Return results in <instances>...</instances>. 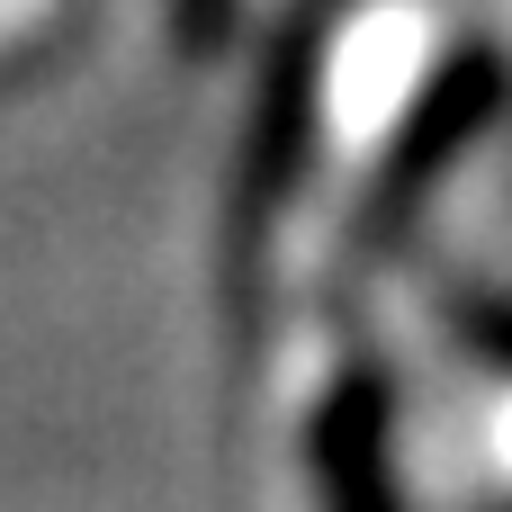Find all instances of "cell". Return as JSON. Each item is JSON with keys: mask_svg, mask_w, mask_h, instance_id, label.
I'll use <instances>...</instances> for the list:
<instances>
[{"mask_svg": "<svg viewBox=\"0 0 512 512\" xmlns=\"http://www.w3.org/2000/svg\"><path fill=\"white\" fill-rule=\"evenodd\" d=\"M495 108H504V54H495V45H459L450 63H432V81L414 90V108L396 117V135H387V153H378V180H369V198H360V225H369V234H396V225L450 180V162L495 126Z\"/></svg>", "mask_w": 512, "mask_h": 512, "instance_id": "cell-1", "label": "cell"}, {"mask_svg": "<svg viewBox=\"0 0 512 512\" xmlns=\"http://www.w3.org/2000/svg\"><path fill=\"white\" fill-rule=\"evenodd\" d=\"M162 9H171V45H180L189 63H216V54H234L243 0H162Z\"/></svg>", "mask_w": 512, "mask_h": 512, "instance_id": "cell-4", "label": "cell"}, {"mask_svg": "<svg viewBox=\"0 0 512 512\" xmlns=\"http://www.w3.org/2000/svg\"><path fill=\"white\" fill-rule=\"evenodd\" d=\"M306 144H315V36H297V45H288V63H279V81H270V108H261V153H252L261 198H279V189L297 180Z\"/></svg>", "mask_w": 512, "mask_h": 512, "instance_id": "cell-3", "label": "cell"}, {"mask_svg": "<svg viewBox=\"0 0 512 512\" xmlns=\"http://www.w3.org/2000/svg\"><path fill=\"white\" fill-rule=\"evenodd\" d=\"M306 450H315L324 512H405V486H396V387L378 369H351V378L324 387V405L306 423Z\"/></svg>", "mask_w": 512, "mask_h": 512, "instance_id": "cell-2", "label": "cell"}]
</instances>
